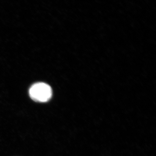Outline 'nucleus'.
Instances as JSON below:
<instances>
[{
  "label": "nucleus",
  "instance_id": "nucleus-1",
  "mask_svg": "<svg viewBox=\"0 0 156 156\" xmlns=\"http://www.w3.org/2000/svg\"><path fill=\"white\" fill-rule=\"evenodd\" d=\"M30 96L32 100L39 102H46L50 100L52 90L50 86L43 83L33 85L29 90Z\"/></svg>",
  "mask_w": 156,
  "mask_h": 156
}]
</instances>
